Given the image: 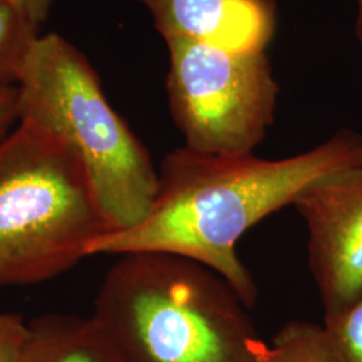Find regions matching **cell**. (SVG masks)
I'll return each instance as SVG.
<instances>
[{"instance_id":"obj_10","label":"cell","mask_w":362,"mask_h":362,"mask_svg":"<svg viewBox=\"0 0 362 362\" xmlns=\"http://www.w3.org/2000/svg\"><path fill=\"white\" fill-rule=\"evenodd\" d=\"M40 27L0 1V85H16Z\"/></svg>"},{"instance_id":"obj_9","label":"cell","mask_w":362,"mask_h":362,"mask_svg":"<svg viewBox=\"0 0 362 362\" xmlns=\"http://www.w3.org/2000/svg\"><path fill=\"white\" fill-rule=\"evenodd\" d=\"M248 362H341L322 324L303 320L286 322L272 342L255 338Z\"/></svg>"},{"instance_id":"obj_12","label":"cell","mask_w":362,"mask_h":362,"mask_svg":"<svg viewBox=\"0 0 362 362\" xmlns=\"http://www.w3.org/2000/svg\"><path fill=\"white\" fill-rule=\"evenodd\" d=\"M28 338V324L13 313L0 311V362H19Z\"/></svg>"},{"instance_id":"obj_13","label":"cell","mask_w":362,"mask_h":362,"mask_svg":"<svg viewBox=\"0 0 362 362\" xmlns=\"http://www.w3.org/2000/svg\"><path fill=\"white\" fill-rule=\"evenodd\" d=\"M19 121V94L16 85H0V140Z\"/></svg>"},{"instance_id":"obj_3","label":"cell","mask_w":362,"mask_h":362,"mask_svg":"<svg viewBox=\"0 0 362 362\" xmlns=\"http://www.w3.org/2000/svg\"><path fill=\"white\" fill-rule=\"evenodd\" d=\"M16 88L19 119L50 130L79 157L107 233L140 223L155 202L158 169L88 58L58 34L40 35Z\"/></svg>"},{"instance_id":"obj_4","label":"cell","mask_w":362,"mask_h":362,"mask_svg":"<svg viewBox=\"0 0 362 362\" xmlns=\"http://www.w3.org/2000/svg\"><path fill=\"white\" fill-rule=\"evenodd\" d=\"M109 227L79 157L30 119L0 140V286L55 278Z\"/></svg>"},{"instance_id":"obj_2","label":"cell","mask_w":362,"mask_h":362,"mask_svg":"<svg viewBox=\"0 0 362 362\" xmlns=\"http://www.w3.org/2000/svg\"><path fill=\"white\" fill-rule=\"evenodd\" d=\"M248 309L194 259L132 252L105 274L90 317L124 362H248L259 337Z\"/></svg>"},{"instance_id":"obj_1","label":"cell","mask_w":362,"mask_h":362,"mask_svg":"<svg viewBox=\"0 0 362 362\" xmlns=\"http://www.w3.org/2000/svg\"><path fill=\"white\" fill-rule=\"evenodd\" d=\"M362 167V134L341 129L308 152L282 160L200 155L177 148L158 169V191L148 215L133 227L105 233L86 255L167 252L194 259L233 286L247 308L258 286L236 245L260 220L291 206L321 176Z\"/></svg>"},{"instance_id":"obj_6","label":"cell","mask_w":362,"mask_h":362,"mask_svg":"<svg viewBox=\"0 0 362 362\" xmlns=\"http://www.w3.org/2000/svg\"><path fill=\"white\" fill-rule=\"evenodd\" d=\"M291 206L308 230V262L325 318L362 297V167L321 176Z\"/></svg>"},{"instance_id":"obj_14","label":"cell","mask_w":362,"mask_h":362,"mask_svg":"<svg viewBox=\"0 0 362 362\" xmlns=\"http://www.w3.org/2000/svg\"><path fill=\"white\" fill-rule=\"evenodd\" d=\"M10 6L18 13H21L27 21L40 27L45 23L52 13L54 0H0Z\"/></svg>"},{"instance_id":"obj_15","label":"cell","mask_w":362,"mask_h":362,"mask_svg":"<svg viewBox=\"0 0 362 362\" xmlns=\"http://www.w3.org/2000/svg\"><path fill=\"white\" fill-rule=\"evenodd\" d=\"M358 3V13H357V22H356V34L362 43V0H357Z\"/></svg>"},{"instance_id":"obj_11","label":"cell","mask_w":362,"mask_h":362,"mask_svg":"<svg viewBox=\"0 0 362 362\" xmlns=\"http://www.w3.org/2000/svg\"><path fill=\"white\" fill-rule=\"evenodd\" d=\"M322 326L341 362H362V297Z\"/></svg>"},{"instance_id":"obj_7","label":"cell","mask_w":362,"mask_h":362,"mask_svg":"<svg viewBox=\"0 0 362 362\" xmlns=\"http://www.w3.org/2000/svg\"><path fill=\"white\" fill-rule=\"evenodd\" d=\"M165 42L187 39L235 52H266L276 30L275 0H139Z\"/></svg>"},{"instance_id":"obj_5","label":"cell","mask_w":362,"mask_h":362,"mask_svg":"<svg viewBox=\"0 0 362 362\" xmlns=\"http://www.w3.org/2000/svg\"><path fill=\"white\" fill-rule=\"evenodd\" d=\"M167 46L169 112L184 148L200 155L254 153L274 122L279 94L266 52L187 39Z\"/></svg>"},{"instance_id":"obj_8","label":"cell","mask_w":362,"mask_h":362,"mask_svg":"<svg viewBox=\"0 0 362 362\" xmlns=\"http://www.w3.org/2000/svg\"><path fill=\"white\" fill-rule=\"evenodd\" d=\"M19 362H124L91 318L46 314L28 322Z\"/></svg>"}]
</instances>
